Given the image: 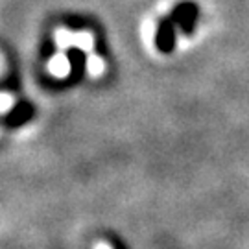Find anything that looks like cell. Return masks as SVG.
<instances>
[{
    "label": "cell",
    "mask_w": 249,
    "mask_h": 249,
    "mask_svg": "<svg viewBox=\"0 0 249 249\" xmlns=\"http://www.w3.org/2000/svg\"><path fill=\"white\" fill-rule=\"evenodd\" d=\"M94 249H113L107 242H98L96 246H94Z\"/></svg>",
    "instance_id": "6"
},
{
    "label": "cell",
    "mask_w": 249,
    "mask_h": 249,
    "mask_svg": "<svg viewBox=\"0 0 249 249\" xmlns=\"http://www.w3.org/2000/svg\"><path fill=\"white\" fill-rule=\"evenodd\" d=\"M48 71L52 72L55 78H65L69 72H71V63L67 59L65 53H57L53 55L50 63H48Z\"/></svg>",
    "instance_id": "1"
},
{
    "label": "cell",
    "mask_w": 249,
    "mask_h": 249,
    "mask_svg": "<svg viewBox=\"0 0 249 249\" xmlns=\"http://www.w3.org/2000/svg\"><path fill=\"white\" fill-rule=\"evenodd\" d=\"M87 71L92 74V76H100L106 72V61L96 55V53H90L89 59H87Z\"/></svg>",
    "instance_id": "3"
},
{
    "label": "cell",
    "mask_w": 249,
    "mask_h": 249,
    "mask_svg": "<svg viewBox=\"0 0 249 249\" xmlns=\"http://www.w3.org/2000/svg\"><path fill=\"white\" fill-rule=\"evenodd\" d=\"M55 43L59 48H71L74 45V34L67 28H61L55 32Z\"/></svg>",
    "instance_id": "4"
},
{
    "label": "cell",
    "mask_w": 249,
    "mask_h": 249,
    "mask_svg": "<svg viewBox=\"0 0 249 249\" xmlns=\"http://www.w3.org/2000/svg\"><path fill=\"white\" fill-rule=\"evenodd\" d=\"M74 45L78 46L80 50L87 53H92V48H94V37L89 32H80L74 36Z\"/></svg>",
    "instance_id": "2"
},
{
    "label": "cell",
    "mask_w": 249,
    "mask_h": 249,
    "mask_svg": "<svg viewBox=\"0 0 249 249\" xmlns=\"http://www.w3.org/2000/svg\"><path fill=\"white\" fill-rule=\"evenodd\" d=\"M11 104H13V96L9 92H2V113L4 115L11 109Z\"/></svg>",
    "instance_id": "5"
}]
</instances>
